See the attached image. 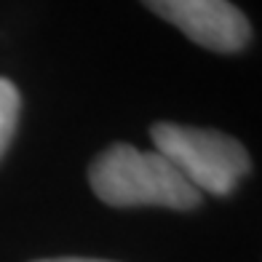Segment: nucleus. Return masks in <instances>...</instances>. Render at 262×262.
<instances>
[{"label":"nucleus","mask_w":262,"mask_h":262,"mask_svg":"<svg viewBox=\"0 0 262 262\" xmlns=\"http://www.w3.org/2000/svg\"><path fill=\"white\" fill-rule=\"evenodd\" d=\"M91 190L107 206H166L177 211L201 204L198 190L158 152L115 142L89 166Z\"/></svg>","instance_id":"obj_1"},{"label":"nucleus","mask_w":262,"mask_h":262,"mask_svg":"<svg viewBox=\"0 0 262 262\" xmlns=\"http://www.w3.org/2000/svg\"><path fill=\"white\" fill-rule=\"evenodd\" d=\"M156 152L163 156L201 195H230L252 171V158L238 139L214 128L156 123L150 128Z\"/></svg>","instance_id":"obj_2"},{"label":"nucleus","mask_w":262,"mask_h":262,"mask_svg":"<svg viewBox=\"0 0 262 262\" xmlns=\"http://www.w3.org/2000/svg\"><path fill=\"white\" fill-rule=\"evenodd\" d=\"M152 14L180 27L201 49L235 54L252 38L249 19L230 0H142Z\"/></svg>","instance_id":"obj_3"},{"label":"nucleus","mask_w":262,"mask_h":262,"mask_svg":"<svg viewBox=\"0 0 262 262\" xmlns=\"http://www.w3.org/2000/svg\"><path fill=\"white\" fill-rule=\"evenodd\" d=\"M19 107H21L19 89L8 78H0V158L6 156L11 139H14V131L19 123Z\"/></svg>","instance_id":"obj_4"},{"label":"nucleus","mask_w":262,"mask_h":262,"mask_svg":"<svg viewBox=\"0 0 262 262\" xmlns=\"http://www.w3.org/2000/svg\"><path fill=\"white\" fill-rule=\"evenodd\" d=\"M35 262H110V259H89V257H54V259H35Z\"/></svg>","instance_id":"obj_5"}]
</instances>
